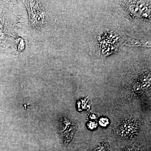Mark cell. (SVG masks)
Returning <instances> with one entry per match:
<instances>
[{
    "label": "cell",
    "mask_w": 151,
    "mask_h": 151,
    "mask_svg": "<svg viewBox=\"0 0 151 151\" xmlns=\"http://www.w3.org/2000/svg\"><path fill=\"white\" fill-rule=\"evenodd\" d=\"M139 130L138 122L135 119L130 118L122 119L115 129L116 134L125 139L132 138L138 133Z\"/></svg>",
    "instance_id": "1"
},
{
    "label": "cell",
    "mask_w": 151,
    "mask_h": 151,
    "mask_svg": "<svg viewBox=\"0 0 151 151\" xmlns=\"http://www.w3.org/2000/svg\"><path fill=\"white\" fill-rule=\"evenodd\" d=\"M110 148L109 143H101L94 147L90 151H110Z\"/></svg>",
    "instance_id": "3"
},
{
    "label": "cell",
    "mask_w": 151,
    "mask_h": 151,
    "mask_svg": "<svg viewBox=\"0 0 151 151\" xmlns=\"http://www.w3.org/2000/svg\"><path fill=\"white\" fill-rule=\"evenodd\" d=\"M88 126L90 129H94L97 127V124L95 122H90L88 123Z\"/></svg>",
    "instance_id": "5"
},
{
    "label": "cell",
    "mask_w": 151,
    "mask_h": 151,
    "mask_svg": "<svg viewBox=\"0 0 151 151\" xmlns=\"http://www.w3.org/2000/svg\"><path fill=\"white\" fill-rule=\"evenodd\" d=\"M28 5L30 18L32 24L35 26L38 25L42 24L43 23L44 16L42 10L40 9L38 5L36 4V2H30Z\"/></svg>",
    "instance_id": "2"
},
{
    "label": "cell",
    "mask_w": 151,
    "mask_h": 151,
    "mask_svg": "<svg viewBox=\"0 0 151 151\" xmlns=\"http://www.w3.org/2000/svg\"><path fill=\"white\" fill-rule=\"evenodd\" d=\"M122 151H137V149L134 146H129L124 149V150Z\"/></svg>",
    "instance_id": "6"
},
{
    "label": "cell",
    "mask_w": 151,
    "mask_h": 151,
    "mask_svg": "<svg viewBox=\"0 0 151 151\" xmlns=\"http://www.w3.org/2000/svg\"><path fill=\"white\" fill-rule=\"evenodd\" d=\"M99 124L101 127H107L109 124V120L107 118H102L99 121Z\"/></svg>",
    "instance_id": "4"
},
{
    "label": "cell",
    "mask_w": 151,
    "mask_h": 151,
    "mask_svg": "<svg viewBox=\"0 0 151 151\" xmlns=\"http://www.w3.org/2000/svg\"><path fill=\"white\" fill-rule=\"evenodd\" d=\"M90 118L91 119H95L97 118V116L94 114H91L90 116Z\"/></svg>",
    "instance_id": "7"
}]
</instances>
